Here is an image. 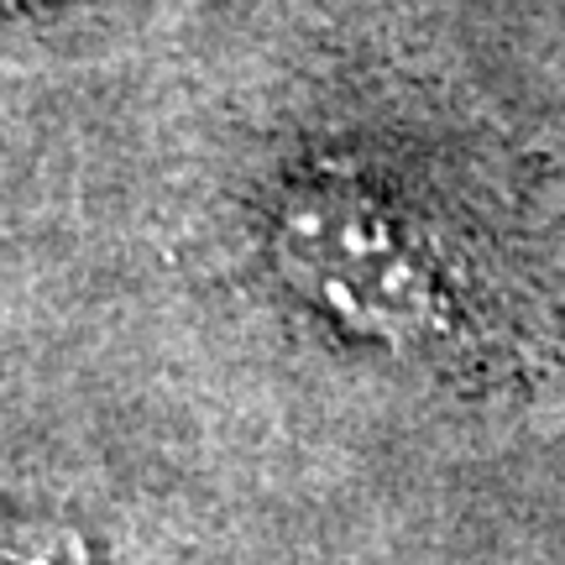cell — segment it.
<instances>
[{"label": "cell", "mask_w": 565, "mask_h": 565, "mask_svg": "<svg viewBox=\"0 0 565 565\" xmlns=\"http://www.w3.org/2000/svg\"><path fill=\"white\" fill-rule=\"evenodd\" d=\"M0 565H89V545L63 524L0 529Z\"/></svg>", "instance_id": "obj_1"}]
</instances>
